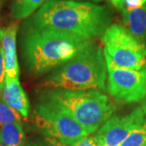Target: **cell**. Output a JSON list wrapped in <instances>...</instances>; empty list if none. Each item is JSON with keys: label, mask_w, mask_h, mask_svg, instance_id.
Returning a JSON list of instances; mask_svg holds the SVG:
<instances>
[{"label": "cell", "mask_w": 146, "mask_h": 146, "mask_svg": "<svg viewBox=\"0 0 146 146\" xmlns=\"http://www.w3.org/2000/svg\"><path fill=\"white\" fill-rule=\"evenodd\" d=\"M18 25L12 23L8 26L0 28V46L3 50L5 61L6 76L19 79L20 68L16 54V34Z\"/></svg>", "instance_id": "obj_9"}, {"label": "cell", "mask_w": 146, "mask_h": 146, "mask_svg": "<svg viewBox=\"0 0 146 146\" xmlns=\"http://www.w3.org/2000/svg\"><path fill=\"white\" fill-rule=\"evenodd\" d=\"M106 65L141 70L146 67V44L138 41L123 26L112 25L102 36Z\"/></svg>", "instance_id": "obj_6"}, {"label": "cell", "mask_w": 146, "mask_h": 146, "mask_svg": "<svg viewBox=\"0 0 146 146\" xmlns=\"http://www.w3.org/2000/svg\"><path fill=\"white\" fill-rule=\"evenodd\" d=\"M33 146H37V145H33Z\"/></svg>", "instance_id": "obj_24"}, {"label": "cell", "mask_w": 146, "mask_h": 146, "mask_svg": "<svg viewBox=\"0 0 146 146\" xmlns=\"http://www.w3.org/2000/svg\"><path fill=\"white\" fill-rule=\"evenodd\" d=\"M142 146H146V143H145V145H142Z\"/></svg>", "instance_id": "obj_23"}, {"label": "cell", "mask_w": 146, "mask_h": 146, "mask_svg": "<svg viewBox=\"0 0 146 146\" xmlns=\"http://www.w3.org/2000/svg\"><path fill=\"white\" fill-rule=\"evenodd\" d=\"M0 146H4V145H2V144H0Z\"/></svg>", "instance_id": "obj_22"}, {"label": "cell", "mask_w": 146, "mask_h": 146, "mask_svg": "<svg viewBox=\"0 0 146 146\" xmlns=\"http://www.w3.org/2000/svg\"><path fill=\"white\" fill-rule=\"evenodd\" d=\"M124 28L142 43H146V4L142 7L127 11L122 10Z\"/></svg>", "instance_id": "obj_11"}, {"label": "cell", "mask_w": 146, "mask_h": 146, "mask_svg": "<svg viewBox=\"0 0 146 146\" xmlns=\"http://www.w3.org/2000/svg\"><path fill=\"white\" fill-rule=\"evenodd\" d=\"M146 4V0H124V8L131 11L142 7Z\"/></svg>", "instance_id": "obj_18"}, {"label": "cell", "mask_w": 146, "mask_h": 146, "mask_svg": "<svg viewBox=\"0 0 146 146\" xmlns=\"http://www.w3.org/2000/svg\"><path fill=\"white\" fill-rule=\"evenodd\" d=\"M4 3H5V0H0V11H1L4 5Z\"/></svg>", "instance_id": "obj_20"}, {"label": "cell", "mask_w": 146, "mask_h": 146, "mask_svg": "<svg viewBox=\"0 0 146 146\" xmlns=\"http://www.w3.org/2000/svg\"><path fill=\"white\" fill-rule=\"evenodd\" d=\"M146 143V120L129 133L119 146H142Z\"/></svg>", "instance_id": "obj_14"}, {"label": "cell", "mask_w": 146, "mask_h": 146, "mask_svg": "<svg viewBox=\"0 0 146 146\" xmlns=\"http://www.w3.org/2000/svg\"><path fill=\"white\" fill-rule=\"evenodd\" d=\"M6 71H5V61L3 57V50L0 46V93L3 90L5 84Z\"/></svg>", "instance_id": "obj_17"}, {"label": "cell", "mask_w": 146, "mask_h": 146, "mask_svg": "<svg viewBox=\"0 0 146 146\" xmlns=\"http://www.w3.org/2000/svg\"><path fill=\"white\" fill-rule=\"evenodd\" d=\"M111 5L118 10L122 11L124 8V0H108Z\"/></svg>", "instance_id": "obj_19"}, {"label": "cell", "mask_w": 146, "mask_h": 146, "mask_svg": "<svg viewBox=\"0 0 146 146\" xmlns=\"http://www.w3.org/2000/svg\"><path fill=\"white\" fill-rule=\"evenodd\" d=\"M25 133L22 123H7L0 126V144L4 146H23Z\"/></svg>", "instance_id": "obj_12"}, {"label": "cell", "mask_w": 146, "mask_h": 146, "mask_svg": "<svg viewBox=\"0 0 146 146\" xmlns=\"http://www.w3.org/2000/svg\"><path fill=\"white\" fill-rule=\"evenodd\" d=\"M49 141L50 143H52V145H54V146H68L63 145L61 142H59L54 138L50 139ZM72 146H98V141H97L96 136H87L84 139H83L82 141L77 143L76 145Z\"/></svg>", "instance_id": "obj_16"}, {"label": "cell", "mask_w": 146, "mask_h": 146, "mask_svg": "<svg viewBox=\"0 0 146 146\" xmlns=\"http://www.w3.org/2000/svg\"><path fill=\"white\" fill-rule=\"evenodd\" d=\"M107 90L116 101L138 102L146 97V67L141 70L126 69L106 65Z\"/></svg>", "instance_id": "obj_7"}, {"label": "cell", "mask_w": 146, "mask_h": 146, "mask_svg": "<svg viewBox=\"0 0 146 146\" xmlns=\"http://www.w3.org/2000/svg\"><path fill=\"white\" fill-rule=\"evenodd\" d=\"M146 120V103L137 106L124 117H110L100 127L98 146H119L131 131Z\"/></svg>", "instance_id": "obj_8"}, {"label": "cell", "mask_w": 146, "mask_h": 146, "mask_svg": "<svg viewBox=\"0 0 146 146\" xmlns=\"http://www.w3.org/2000/svg\"><path fill=\"white\" fill-rule=\"evenodd\" d=\"M94 44L93 39L68 32L29 27L22 29L25 65L36 76L63 65Z\"/></svg>", "instance_id": "obj_2"}, {"label": "cell", "mask_w": 146, "mask_h": 146, "mask_svg": "<svg viewBox=\"0 0 146 146\" xmlns=\"http://www.w3.org/2000/svg\"><path fill=\"white\" fill-rule=\"evenodd\" d=\"M48 0H14L11 7V17L15 21L28 19Z\"/></svg>", "instance_id": "obj_13"}, {"label": "cell", "mask_w": 146, "mask_h": 146, "mask_svg": "<svg viewBox=\"0 0 146 146\" xmlns=\"http://www.w3.org/2000/svg\"><path fill=\"white\" fill-rule=\"evenodd\" d=\"M12 122L22 123V116L0 98V126Z\"/></svg>", "instance_id": "obj_15"}, {"label": "cell", "mask_w": 146, "mask_h": 146, "mask_svg": "<svg viewBox=\"0 0 146 146\" xmlns=\"http://www.w3.org/2000/svg\"><path fill=\"white\" fill-rule=\"evenodd\" d=\"M90 1H93V2H96V3H99V2H102V0H90Z\"/></svg>", "instance_id": "obj_21"}, {"label": "cell", "mask_w": 146, "mask_h": 146, "mask_svg": "<svg viewBox=\"0 0 146 146\" xmlns=\"http://www.w3.org/2000/svg\"><path fill=\"white\" fill-rule=\"evenodd\" d=\"M0 98L6 104L18 111L23 118H28L30 103L19 79L14 80L6 76L5 84L0 93Z\"/></svg>", "instance_id": "obj_10"}, {"label": "cell", "mask_w": 146, "mask_h": 146, "mask_svg": "<svg viewBox=\"0 0 146 146\" xmlns=\"http://www.w3.org/2000/svg\"><path fill=\"white\" fill-rule=\"evenodd\" d=\"M110 21L106 6L72 0H48L27 19L23 27L68 32L94 40L104 34Z\"/></svg>", "instance_id": "obj_1"}, {"label": "cell", "mask_w": 146, "mask_h": 146, "mask_svg": "<svg viewBox=\"0 0 146 146\" xmlns=\"http://www.w3.org/2000/svg\"><path fill=\"white\" fill-rule=\"evenodd\" d=\"M47 98L62 105L88 134L93 133L115 112V104L97 90L51 89Z\"/></svg>", "instance_id": "obj_4"}, {"label": "cell", "mask_w": 146, "mask_h": 146, "mask_svg": "<svg viewBox=\"0 0 146 146\" xmlns=\"http://www.w3.org/2000/svg\"><path fill=\"white\" fill-rule=\"evenodd\" d=\"M35 124L44 134L68 146L89 136L87 131L57 102L44 96L35 107Z\"/></svg>", "instance_id": "obj_5"}, {"label": "cell", "mask_w": 146, "mask_h": 146, "mask_svg": "<svg viewBox=\"0 0 146 146\" xmlns=\"http://www.w3.org/2000/svg\"><path fill=\"white\" fill-rule=\"evenodd\" d=\"M103 50L92 45L57 68L42 84L46 88L68 90H103L106 63Z\"/></svg>", "instance_id": "obj_3"}]
</instances>
